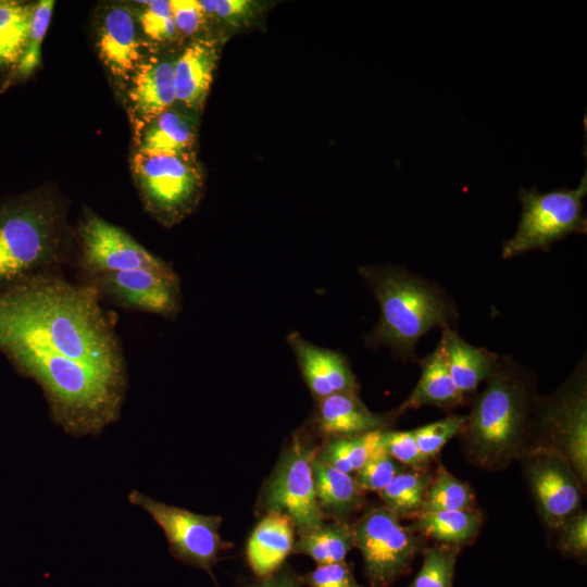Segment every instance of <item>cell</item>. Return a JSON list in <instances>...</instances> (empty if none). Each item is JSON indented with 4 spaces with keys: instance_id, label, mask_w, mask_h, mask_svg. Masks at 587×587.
Masks as SVG:
<instances>
[{
    "instance_id": "obj_9",
    "label": "cell",
    "mask_w": 587,
    "mask_h": 587,
    "mask_svg": "<svg viewBox=\"0 0 587 587\" xmlns=\"http://www.w3.org/2000/svg\"><path fill=\"white\" fill-rule=\"evenodd\" d=\"M134 173L147 209L172 223L196 203L201 175L187 154H151L138 151Z\"/></svg>"
},
{
    "instance_id": "obj_37",
    "label": "cell",
    "mask_w": 587,
    "mask_h": 587,
    "mask_svg": "<svg viewBox=\"0 0 587 587\" xmlns=\"http://www.w3.org/2000/svg\"><path fill=\"white\" fill-rule=\"evenodd\" d=\"M303 579L309 587H361L345 561L317 565Z\"/></svg>"
},
{
    "instance_id": "obj_2",
    "label": "cell",
    "mask_w": 587,
    "mask_h": 587,
    "mask_svg": "<svg viewBox=\"0 0 587 587\" xmlns=\"http://www.w3.org/2000/svg\"><path fill=\"white\" fill-rule=\"evenodd\" d=\"M380 315L367 335L369 346L388 347L403 360L415 358L417 341L433 327L452 328L458 311L452 299L437 284L400 266L359 267Z\"/></svg>"
},
{
    "instance_id": "obj_7",
    "label": "cell",
    "mask_w": 587,
    "mask_h": 587,
    "mask_svg": "<svg viewBox=\"0 0 587 587\" xmlns=\"http://www.w3.org/2000/svg\"><path fill=\"white\" fill-rule=\"evenodd\" d=\"M399 519L386 507H377L352 526L353 546L362 554L371 587H388L408 573L421 548V540Z\"/></svg>"
},
{
    "instance_id": "obj_19",
    "label": "cell",
    "mask_w": 587,
    "mask_h": 587,
    "mask_svg": "<svg viewBox=\"0 0 587 587\" xmlns=\"http://www.w3.org/2000/svg\"><path fill=\"white\" fill-rule=\"evenodd\" d=\"M128 97L140 118L150 122L175 102L174 62L150 60L139 63L132 75Z\"/></svg>"
},
{
    "instance_id": "obj_28",
    "label": "cell",
    "mask_w": 587,
    "mask_h": 587,
    "mask_svg": "<svg viewBox=\"0 0 587 587\" xmlns=\"http://www.w3.org/2000/svg\"><path fill=\"white\" fill-rule=\"evenodd\" d=\"M432 478L424 469L401 471L379 491V496L385 507L399 517L416 516L422 510Z\"/></svg>"
},
{
    "instance_id": "obj_22",
    "label": "cell",
    "mask_w": 587,
    "mask_h": 587,
    "mask_svg": "<svg viewBox=\"0 0 587 587\" xmlns=\"http://www.w3.org/2000/svg\"><path fill=\"white\" fill-rule=\"evenodd\" d=\"M313 476L317 502L324 513L336 521L345 520L362 503L361 489L354 478L316 457L313 460Z\"/></svg>"
},
{
    "instance_id": "obj_20",
    "label": "cell",
    "mask_w": 587,
    "mask_h": 587,
    "mask_svg": "<svg viewBox=\"0 0 587 587\" xmlns=\"http://www.w3.org/2000/svg\"><path fill=\"white\" fill-rule=\"evenodd\" d=\"M217 60L216 47L207 40L188 45L174 62L176 100L191 109H200L208 95Z\"/></svg>"
},
{
    "instance_id": "obj_32",
    "label": "cell",
    "mask_w": 587,
    "mask_h": 587,
    "mask_svg": "<svg viewBox=\"0 0 587 587\" xmlns=\"http://www.w3.org/2000/svg\"><path fill=\"white\" fill-rule=\"evenodd\" d=\"M54 1L41 0L35 4L25 52L16 65L17 74L30 75L39 65L41 43L50 24Z\"/></svg>"
},
{
    "instance_id": "obj_36",
    "label": "cell",
    "mask_w": 587,
    "mask_h": 587,
    "mask_svg": "<svg viewBox=\"0 0 587 587\" xmlns=\"http://www.w3.org/2000/svg\"><path fill=\"white\" fill-rule=\"evenodd\" d=\"M199 4L205 15L230 25L248 22L260 9V3L252 0H201Z\"/></svg>"
},
{
    "instance_id": "obj_25",
    "label": "cell",
    "mask_w": 587,
    "mask_h": 587,
    "mask_svg": "<svg viewBox=\"0 0 587 587\" xmlns=\"http://www.w3.org/2000/svg\"><path fill=\"white\" fill-rule=\"evenodd\" d=\"M353 546V529L347 522L323 523L299 535L292 552L309 555L317 565L344 562Z\"/></svg>"
},
{
    "instance_id": "obj_35",
    "label": "cell",
    "mask_w": 587,
    "mask_h": 587,
    "mask_svg": "<svg viewBox=\"0 0 587 587\" xmlns=\"http://www.w3.org/2000/svg\"><path fill=\"white\" fill-rule=\"evenodd\" d=\"M382 444L397 462L413 470L423 469L428 461L420 451L413 430H384Z\"/></svg>"
},
{
    "instance_id": "obj_23",
    "label": "cell",
    "mask_w": 587,
    "mask_h": 587,
    "mask_svg": "<svg viewBox=\"0 0 587 587\" xmlns=\"http://www.w3.org/2000/svg\"><path fill=\"white\" fill-rule=\"evenodd\" d=\"M195 132L187 116L166 110L149 122L138 151L151 154H187Z\"/></svg>"
},
{
    "instance_id": "obj_34",
    "label": "cell",
    "mask_w": 587,
    "mask_h": 587,
    "mask_svg": "<svg viewBox=\"0 0 587 587\" xmlns=\"http://www.w3.org/2000/svg\"><path fill=\"white\" fill-rule=\"evenodd\" d=\"M145 8L138 14V21L143 33L155 41H170L176 36L171 1H140Z\"/></svg>"
},
{
    "instance_id": "obj_11",
    "label": "cell",
    "mask_w": 587,
    "mask_h": 587,
    "mask_svg": "<svg viewBox=\"0 0 587 587\" xmlns=\"http://www.w3.org/2000/svg\"><path fill=\"white\" fill-rule=\"evenodd\" d=\"M86 266L95 274L143 270L178 279L173 268L123 229L93 213H87L79 228Z\"/></svg>"
},
{
    "instance_id": "obj_3",
    "label": "cell",
    "mask_w": 587,
    "mask_h": 587,
    "mask_svg": "<svg viewBox=\"0 0 587 587\" xmlns=\"http://www.w3.org/2000/svg\"><path fill=\"white\" fill-rule=\"evenodd\" d=\"M537 401L530 374L509 355L499 357L461 433L471 459L497 467L517 457L535 423Z\"/></svg>"
},
{
    "instance_id": "obj_24",
    "label": "cell",
    "mask_w": 587,
    "mask_h": 587,
    "mask_svg": "<svg viewBox=\"0 0 587 587\" xmlns=\"http://www.w3.org/2000/svg\"><path fill=\"white\" fill-rule=\"evenodd\" d=\"M480 524V514L473 510L437 511L417 514L411 530L460 547L477 535Z\"/></svg>"
},
{
    "instance_id": "obj_26",
    "label": "cell",
    "mask_w": 587,
    "mask_h": 587,
    "mask_svg": "<svg viewBox=\"0 0 587 587\" xmlns=\"http://www.w3.org/2000/svg\"><path fill=\"white\" fill-rule=\"evenodd\" d=\"M35 4L0 1V66L17 65L28 41Z\"/></svg>"
},
{
    "instance_id": "obj_18",
    "label": "cell",
    "mask_w": 587,
    "mask_h": 587,
    "mask_svg": "<svg viewBox=\"0 0 587 587\" xmlns=\"http://www.w3.org/2000/svg\"><path fill=\"white\" fill-rule=\"evenodd\" d=\"M388 423V416L371 412L357 392H339L319 400V429L329 438L384 429Z\"/></svg>"
},
{
    "instance_id": "obj_27",
    "label": "cell",
    "mask_w": 587,
    "mask_h": 587,
    "mask_svg": "<svg viewBox=\"0 0 587 587\" xmlns=\"http://www.w3.org/2000/svg\"><path fill=\"white\" fill-rule=\"evenodd\" d=\"M385 429L352 437H334L317 452L322 462L347 474L358 472L382 442Z\"/></svg>"
},
{
    "instance_id": "obj_10",
    "label": "cell",
    "mask_w": 587,
    "mask_h": 587,
    "mask_svg": "<svg viewBox=\"0 0 587 587\" xmlns=\"http://www.w3.org/2000/svg\"><path fill=\"white\" fill-rule=\"evenodd\" d=\"M317 451L295 438L284 452L274 473L270 477L264 507L267 512H280L288 515L299 535L321 526L325 515L317 502L313 460Z\"/></svg>"
},
{
    "instance_id": "obj_8",
    "label": "cell",
    "mask_w": 587,
    "mask_h": 587,
    "mask_svg": "<svg viewBox=\"0 0 587 587\" xmlns=\"http://www.w3.org/2000/svg\"><path fill=\"white\" fill-rule=\"evenodd\" d=\"M132 504L140 507L163 530L174 558L184 564L208 572L215 580L212 569L225 548L220 536L222 519L157 501L134 489L128 495Z\"/></svg>"
},
{
    "instance_id": "obj_14",
    "label": "cell",
    "mask_w": 587,
    "mask_h": 587,
    "mask_svg": "<svg viewBox=\"0 0 587 587\" xmlns=\"http://www.w3.org/2000/svg\"><path fill=\"white\" fill-rule=\"evenodd\" d=\"M302 376L315 398L339 392H357V379L339 352L320 348L298 334L289 336Z\"/></svg>"
},
{
    "instance_id": "obj_29",
    "label": "cell",
    "mask_w": 587,
    "mask_h": 587,
    "mask_svg": "<svg viewBox=\"0 0 587 587\" xmlns=\"http://www.w3.org/2000/svg\"><path fill=\"white\" fill-rule=\"evenodd\" d=\"M474 495L470 486L439 467L432 478L420 513L454 510H472Z\"/></svg>"
},
{
    "instance_id": "obj_13",
    "label": "cell",
    "mask_w": 587,
    "mask_h": 587,
    "mask_svg": "<svg viewBox=\"0 0 587 587\" xmlns=\"http://www.w3.org/2000/svg\"><path fill=\"white\" fill-rule=\"evenodd\" d=\"M104 290L120 303L162 315H171L178 305V279L143 270L100 275Z\"/></svg>"
},
{
    "instance_id": "obj_12",
    "label": "cell",
    "mask_w": 587,
    "mask_h": 587,
    "mask_svg": "<svg viewBox=\"0 0 587 587\" xmlns=\"http://www.w3.org/2000/svg\"><path fill=\"white\" fill-rule=\"evenodd\" d=\"M528 463V479L544 519L560 526L580 503V482L559 453L537 448Z\"/></svg>"
},
{
    "instance_id": "obj_38",
    "label": "cell",
    "mask_w": 587,
    "mask_h": 587,
    "mask_svg": "<svg viewBox=\"0 0 587 587\" xmlns=\"http://www.w3.org/2000/svg\"><path fill=\"white\" fill-rule=\"evenodd\" d=\"M171 9L176 30L186 36L199 32L205 18L199 1L171 0Z\"/></svg>"
},
{
    "instance_id": "obj_30",
    "label": "cell",
    "mask_w": 587,
    "mask_h": 587,
    "mask_svg": "<svg viewBox=\"0 0 587 587\" xmlns=\"http://www.w3.org/2000/svg\"><path fill=\"white\" fill-rule=\"evenodd\" d=\"M460 547L440 544L423 552V563L412 587H452Z\"/></svg>"
},
{
    "instance_id": "obj_17",
    "label": "cell",
    "mask_w": 587,
    "mask_h": 587,
    "mask_svg": "<svg viewBox=\"0 0 587 587\" xmlns=\"http://www.w3.org/2000/svg\"><path fill=\"white\" fill-rule=\"evenodd\" d=\"M439 344L450 376L460 394L474 392L496 371L499 355L465 341L453 328H445Z\"/></svg>"
},
{
    "instance_id": "obj_33",
    "label": "cell",
    "mask_w": 587,
    "mask_h": 587,
    "mask_svg": "<svg viewBox=\"0 0 587 587\" xmlns=\"http://www.w3.org/2000/svg\"><path fill=\"white\" fill-rule=\"evenodd\" d=\"M401 467L380 445L357 472L355 483L361 490L380 491L401 472Z\"/></svg>"
},
{
    "instance_id": "obj_31",
    "label": "cell",
    "mask_w": 587,
    "mask_h": 587,
    "mask_svg": "<svg viewBox=\"0 0 587 587\" xmlns=\"http://www.w3.org/2000/svg\"><path fill=\"white\" fill-rule=\"evenodd\" d=\"M466 416L449 415L413 429V435L421 453L427 459L434 458L444 446L464 429Z\"/></svg>"
},
{
    "instance_id": "obj_15",
    "label": "cell",
    "mask_w": 587,
    "mask_h": 587,
    "mask_svg": "<svg viewBox=\"0 0 587 587\" xmlns=\"http://www.w3.org/2000/svg\"><path fill=\"white\" fill-rule=\"evenodd\" d=\"M99 55L117 78H128L140 60V47L132 12L124 7H111L104 14L98 38Z\"/></svg>"
},
{
    "instance_id": "obj_1",
    "label": "cell",
    "mask_w": 587,
    "mask_h": 587,
    "mask_svg": "<svg viewBox=\"0 0 587 587\" xmlns=\"http://www.w3.org/2000/svg\"><path fill=\"white\" fill-rule=\"evenodd\" d=\"M23 347L125 380L122 352L96 290L45 274L0 292V351Z\"/></svg>"
},
{
    "instance_id": "obj_21",
    "label": "cell",
    "mask_w": 587,
    "mask_h": 587,
    "mask_svg": "<svg viewBox=\"0 0 587 587\" xmlns=\"http://www.w3.org/2000/svg\"><path fill=\"white\" fill-rule=\"evenodd\" d=\"M421 367L420 379L397 410V415L405 410L423 405L449 409L463 401L464 397L458 390L448 371L440 344L421 361Z\"/></svg>"
},
{
    "instance_id": "obj_16",
    "label": "cell",
    "mask_w": 587,
    "mask_h": 587,
    "mask_svg": "<svg viewBox=\"0 0 587 587\" xmlns=\"http://www.w3.org/2000/svg\"><path fill=\"white\" fill-rule=\"evenodd\" d=\"M295 524L280 512H267L252 530L246 549L250 569L258 578L275 573L295 545Z\"/></svg>"
},
{
    "instance_id": "obj_39",
    "label": "cell",
    "mask_w": 587,
    "mask_h": 587,
    "mask_svg": "<svg viewBox=\"0 0 587 587\" xmlns=\"http://www.w3.org/2000/svg\"><path fill=\"white\" fill-rule=\"evenodd\" d=\"M560 527L562 528L561 547L574 555H585L587 551L586 512L573 514Z\"/></svg>"
},
{
    "instance_id": "obj_4",
    "label": "cell",
    "mask_w": 587,
    "mask_h": 587,
    "mask_svg": "<svg viewBox=\"0 0 587 587\" xmlns=\"http://www.w3.org/2000/svg\"><path fill=\"white\" fill-rule=\"evenodd\" d=\"M59 216L36 197L0 205V292L43 274L58 254Z\"/></svg>"
},
{
    "instance_id": "obj_40",
    "label": "cell",
    "mask_w": 587,
    "mask_h": 587,
    "mask_svg": "<svg viewBox=\"0 0 587 587\" xmlns=\"http://www.w3.org/2000/svg\"><path fill=\"white\" fill-rule=\"evenodd\" d=\"M246 587H300V584L291 574L277 570L272 575L259 578L258 582Z\"/></svg>"
},
{
    "instance_id": "obj_6",
    "label": "cell",
    "mask_w": 587,
    "mask_h": 587,
    "mask_svg": "<svg viewBox=\"0 0 587 587\" xmlns=\"http://www.w3.org/2000/svg\"><path fill=\"white\" fill-rule=\"evenodd\" d=\"M586 371L584 355L554 394L538 399L535 414V423L545 437V442L538 448L562 455L580 484L587 479Z\"/></svg>"
},
{
    "instance_id": "obj_5",
    "label": "cell",
    "mask_w": 587,
    "mask_h": 587,
    "mask_svg": "<svg viewBox=\"0 0 587 587\" xmlns=\"http://www.w3.org/2000/svg\"><path fill=\"white\" fill-rule=\"evenodd\" d=\"M587 193L586 172L574 189L560 188L548 192L520 189L521 218L513 237L502 242V258L508 260L533 250L549 247L571 234H586L584 198Z\"/></svg>"
}]
</instances>
